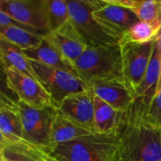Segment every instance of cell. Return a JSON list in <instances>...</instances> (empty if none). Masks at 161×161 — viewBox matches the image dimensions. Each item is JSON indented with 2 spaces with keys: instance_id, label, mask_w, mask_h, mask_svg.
Wrapping results in <instances>:
<instances>
[{
  "instance_id": "1",
  "label": "cell",
  "mask_w": 161,
  "mask_h": 161,
  "mask_svg": "<svg viewBox=\"0 0 161 161\" xmlns=\"http://www.w3.org/2000/svg\"><path fill=\"white\" fill-rule=\"evenodd\" d=\"M149 105L142 98L123 111L116 131L119 156L126 161H158L161 159V129L147 116Z\"/></svg>"
},
{
  "instance_id": "2",
  "label": "cell",
  "mask_w": 161,
  "mask_h": 161,
  "mask_svg": "<svg viewBox=\"0 0 161 161\" xmlns=\"http://www.w3.org/2000/svg\"><path fill=\"white\" fill-rule=\"evenodd\" d=\"M75 75L88 85L100 80L124 82L120 44L88 47L75 64Z\"/></svg>"
},
{
  "instance_id": "3",
  "label": "cell",
  "mask_w": 161,
  "mask_h": 161,
  "mask_svg": "<svg viewBox=\"0 0 161 161\" xmlns=\"http://www.w3.org/2000/svg\"><path fill=\"white\" fill-rule=\"evenodd\" d=\"M51 153L64 161H117L119 142L116 132L95 133L58 144Z\"/></svg>"
},
{
  "instance_id": "4",
  "label": "cell",
  "mask_w": 161,
  "mask_h": 161,
  "mask_svg": "<svg viewBox=\"0 0 161 161\" xmlns=\"http://www.w3.org/2000/svg\"><path fill=\"white\" fill-rule=\"evenodd\" d=\"M14 104L23 125V139L51 152V131L58 109L54 107L34 108L17 99Z\"/></svg>"
},
{
  "instance_id": "5",
  "label": "cell",
  "mask_w": 161,
  "mask_h": 161,
  "mask_svg": "<svg viewBox=\"0 0 161 161\" xmlns=\"http://www.w3.org/2000/svg\"><path fill=\"white\" fill-rule=\"evenodd\" d=\"M29 62L38 81L49 93L57 109L66 97L90 89L74 73L49 67L30 59Z\"/></svg>"
},
{
  "instance_id": "6",
  "label": "cell",
  "mask_w": 161,
  "mask_h": 161,
  "mask_svg": "<svg viewBox=\"0 0 161 161\" xmlns=\"http://www.w3.org/2000/svg\"><path fill=\"white\" fill-rule=\"evenodd\" d=\"M67 4L70 23L88 47H99L119 43L109 37L93 18V5L92 1L69 0Z\"/></svg>"
},
{
  "instance_id": "7",
  "label": "cell",
  "mask_w": 161,
  "mask_h": 161,
  "mask_svg": "<svg viewBox=\"0 0 161 161\" xmlns=\"http://www.w3.org/2000/svg\"><path fill=\"white\" fill-rule=\"evenodd\" d=\"M92 16L101 28L120 42L125 33L140 20L129 8L116 5L110 0H92Z\"/></svg>"
},
{
  "instance_id": "8",
  "label": "cell",
  "mask_w": 161,
  "mask_h": 161,
  "mask_svg": "<svg viewBox=\"0 0 161 161\" xmlns=\"http://www.w3.org/2000/svg\"><path fill=\"white\" fill-rule=\"evenodd\" d=\"M154 42L119 43L122 53L124 82L135 96L145 77L153 54Z\"/></svg>"
},
{
  "instance_id": "9",
  "label": "cell",
  "mask_w": 161,
  "mask_h": 161,
  "mask_svg": "<svg viewBox=\"0 0 161 161\" xmlns=\"http://www.w3.org/2000/svg\"><path fill=\"white\" fill-rule=\"evenodd\" d=\"M2 71L7 88L17 100L34 108L54 107L51 96L36 78L12 69L2 68Z\"/></svg>"
},
{
  "instance_id": "10",
  "label": "cell",
  "mask_w": 161,
  "mask_h": 161,
  "mask_svg": "<svg viewBox=\"0 0 161 161\" xmlns=\"http://www.w3.org/2000/svg\"><path fill=\"white\" fill-rule=\"evenodd\" d=\"M0 10L31 30L44 35L49 32L44 0H1Z\"/></svg>"
},
{
  "instance_id": "11",
  "label": "cell",
  "mask_w": 161,
  "mask_h": 161,
  "mask_svg": "<svg viewBox=\"0 0 161 161\" xmlns=\"http://www.w3.org/2000/svg\"><path fill=\"white\" fill-rule=\"evenodd\" d=\"M58 110L70 121L95 134L93 92L90 89L66 97Z\"/></svg>"
},
{
  "instance_id": "12",
  "label": "cell",
  "mask_w": 161,
  "mask_h": 161,
  "mask_svg": "<svg viewBox=\"0 0 161 161\" xmlns=\"http://www.w3.org/2000/svg\"><path fill=\"white\" fill-rule=\"evenodd\" d=\"M89 88L94 95L119 111L125 110L136 99L135 94L125 86V82L123 81H94L89 85Z\"/></svg>"
},
{
  "instance_id": "13",
  "label": "cell",
  "mask_w": 161,
  "mask_h": 161,
  "mask_svg": "<svg viewBox=\"0 0 161 161\" xmlns=\"http://www.w3.org/2000/svg\"><path fill=\"white\" fill-rule=\"evenodd\" d=\"M44 37L74 67L77 59L88 48L70 22L58 31L49 32Z\"/></svg>"
},
{
  "instance_id": "14",
  "label": "cell",
  "mask_w": 161,
  "mask_h": 161,
  "mask_svg": "<svg viewBox=\"0 0 161 161\" xmlns=\"http://www.w3.org/2000/svg\"><path fill=\"white\" fill-rule=\"evenodd\" d=\"M15 100L4 92L0 104V140L19 141L23 139V125L15 107Z\"/></svg>"
},
{
  "instance_id": "15",
  "label": "cell",
  "mask_w": 161,
  "mask_h": 161,
  "mask_svg": "<svg viewBox=\"0 0 161 161\" xmlns=\"http://www.w3.org/2000/svg\"><path fill=\"white\" fill-rule=\"evenodd\" d=\"M23 53L30 60L39 62L49 67L62 69L75 75V67L45 37L39 45L23 50Z\"/></svg>"
},
{
  "instance_id": "16",
  "label": "cell",
  "mask_w": 161,
  "mask_h": 161,
  "mask_svg": "<svg viewBox=\"0 0 161 161\" xmlns=\"http://www.w3.org/2000/svg\"><path fill=\"white\" fill-rule=\"evenodd\" d=\"M94 127L97 134H112L117 131L123 111H119L93 94Z\"/></svg>"
},
{
  "instance_id": "17",
  "label": "cell",
  "mask_w": 161,
  "mask_h": 161,
  "mask_svg": "<svg viewBox=\"0 0 161 161\" xmlns=\"http://www.w3.org/2000/svg\"><path fill=\"white\" fill-rule=\"evenodd\" d=\"M0 58L2 68L12 69L37 79L29 59L24 55L23 50L2 38H0Z\"/></svg>"
},
{
  "instance_id": "18",
  "label": "cell",
  "mask_w": 161,
  "mask_h": 161,
  "mask_svg": "<svg viewBox=\"0 0 161 161\" xmlns=\"http://www.w3.org/2000/svg\"><path fill=\"white\" fill-rule=\"evenodd\" d=\"M91 133L87 129L77 125L74 122L70 121L62 114L57 111L55 116L52 131H51V146L52 150L58 144L69 142L79 139L84 136H88Z\"/></svg>"
},
{
  "instance_id": "19",
  "label": "cell",
  "mask_w": 161,
  "mask_h": 161,
  "mask_svg": "<svg viewBox=\"0 0 161 161\" xmlns=\"http://www.w3.org/2000/svg\"><path fill=\"white\" fill-rule=\"evenodd\" d=\"M0 161H39L36 146L25 140H0Z\"/></svg>"
},
{
  "instance_id": "20",
  "label": "cell",
  "mask_w": 161,
  "mask_h": 161,
  "mask_svg": "<svg viewBox=\"0 0 161 161\" xmlns=\"http://www.w3.org/2000/svg\"><path fill=\"white\" fill-rule=\"evenodd\" d=\"M0 38L20 47L22 50H25L39 45L43 40L44 34L26 27L11 25L0 30Z\"/></svg>"
},
{
  "instance_id": "21",
  "label": "cell",
  "mask_w": 161,
  "mask_h": 161,
  "mask_svg": "<svg viewBox=\"0 0 161 161\" xmlns=\"http://www.w3.org/2000/svg\"><path fill=\"white\" fill-rule=\"evenodd\" d=\"M112 3L131 9L142 22L161 19V0H110Z\"/></svg>"
},
{
  "instance_id": "22",
  "label": "cell",
  "mask_w": 161,
  "mask_h": 161,
  "mask_svg": "<svg viewBox=\"0 0 161 161\" xmlns=\"http://www.w3.org/2000/svg\"><path fill=\"white\" fill-rule=\"evenodd\" d=\"M161 30V19L155 22L136 23L125 35L119 43L124 42H138L144 43L153 42Z\"/></svg>"
},
{
  "instance_id": "23",
  "label": "cell",
  "mask_w": 161,
  "mask_h": 161,
  "mask_svg": "<svg viewBox=\"0 0 161 161\" xmlns=\"http://www.w3.org/2000/svg\"><path fill=\"white\" fill-rule=\"evenodd\" d=\"M44 7L48 19L49 32L58 31L70 22L66 0H44Z\"/></svg>"
},
{
  "instance_id": "24",
  "label": "cell",
  "mask_w": 161,
  "mask_h": 161,
  "mask_svg": "<svg viewBox=\"0 0 161 161\" xmlns=\"http://www.w3.org/2000/svg\"><path fill=\"white\" fill-rule=\"evenodd\" d=\"M147 116L148 120L154 125L161 129V91L156 94L151 104L149 105Z\"/></svg>"
},
{
  "instance_id": "25",
  "label": "cell",
  "mask_w": 161,
  "mask_h": 161,
  "mask_svg": "<svg viewBox=\"0 0 161 161\" xmlns=\"http://www.w3.org/2000/svg\"><path fill=\"white\" fill-rule=\"evenodd\" d=\"M36 153H37V158L39 161H64L55 157L50 151L44 148L39 147V146H36Z\"/></svg>"
},
{
  "instance_id": "26",
  "label": "cell",
  "mask_w": 161,
  "mask_h": 161,
  "mask_svg": "<svg viewBox=\"0 0 161 161\" xmlns=\"http://www.w3.org/2000/svg\"><path fill=\"white\" fill-rule=\"evenodd\" d=\"M11 25H18L21 27H25V26H23L22 25L18 24L16 21H14L8 13L0 10V30H3V29L7 28L8 26H11Z\"/></svg>"
},
{
  "instance_id": "27",
  "label": "cell",
  "mask_w": 161,
  "mask_h": 161,
  "mask_svg": "<svg viewBox=\"0 0 161 161\" xmlns=\"http://www.w3.org/2000/svg\"><path fill=\"white\" fill-rule=\"evenodd\" d=\"M161 91V75H160V79H159V82H158V90H157V93Z\"/></svg>"
},
{
  "instance_id": "28",
  "label": "cell",
  "mask_w": 161,
  "mask_h": 161,
  "mask_svg": "<svg viewBox=\"0 0 161 161\" xmlns=\"http://www.w3.org/2000/svg\"><path fill=\"white\" fill-rule=\"evenodd\" d=\"M117 161H126V160H125V159L121 158H120V156H119V158H118V160H117Z\"/></svg>"
},
{
  "instance_id": "29",
  "label": "cell",
  "mask_w": 161,
  "mask_h": 161,
  "mask_svg": "<svg viewBox=\"0 0 161 161\" xmlns=\"http://www.w3.org/2000/svg\"><path fill=\"white\" fill-rule=\"evenodd\" d=\"M158 161H161V159H160V160H158Z\"/></svg>"
}]
</instances>
